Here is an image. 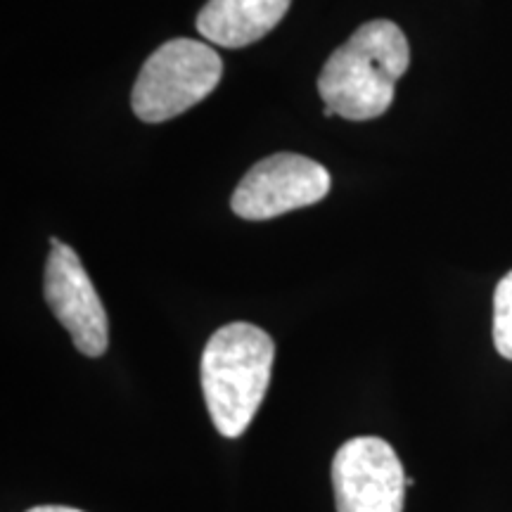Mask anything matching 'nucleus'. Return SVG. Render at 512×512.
<instances>
[{"instance_id":"obj_1","label":"nucleus","mask_w":512,"mask_h":512,"mask_svg":"<svg viewBox=\"0 0 512 512\" xmlns=\"http://www.w3.org/2000/svg\"><path fill=\"white\" fill-rule=\"evenodd\" d=\"M411 67V48L399 24L373 19L356 29L344 46L328 57L318 76L325 117L351 121L382 117L394 102V86Z\"/></svg>"},{"instance_id":"obj_2","label":"nucleus","mask_w":512,"mask_h":512,"mask_svg":"<svg viewBox=\"0 0 512 512\" xmlns=\"http://www.w3.org/2000/svg\"><path fill=\"white\" fill-rule=\"evenodd\" d=\"M275 342L252 323H228L209 337L202 354V392L209 418L226 439L252 425L271 384Z\"/></svg>"},{"instance_id":"obj_3","label":"nucleus","mask_w":512,"mask_h":512,"mask_svg":"<svg viewBox=\"0 0 512 512\" xmlns=\"http://www.w3.org/2000/svg\"><path fill=\"white\" fill-rule=\"evenodd\" d=\"M223 62L207 43L174 38L147 57L131 93L140 121L162 124L188 112L219 86Z\"/></svg>"},{"instance_id":"obj_4","label":"nucleus","mask_w":512,"mask_h":512,"mask_svg":"<svg viewBox=\"0 0 512 512\" xmlns=\"http://www.w3.org/2000/svg\"><path fill=\"white\" fill-rule=\"evenodd\" d=\"M330 185L332 178L323 164L304 155L278 152L247 171L233 192L230 207L245 221H268L320 202Z\"/></svg>"},{"instance_id":"obj_5","label":"nucleus","mask_w":512,"mask_h":512,"mask_svg":"<svg viewBox=\"0 0 512 512\" xmlns=\"http://www.w3.org/2000/svg\"><path fill=\"white\" fill-rule=\"evenodd\" d=\"M406 472L380 437H356L339 446L332 460L337 512H403Z\"/></svg>"},{"instance_id":"obj_6","label":"nucleus","mask_w":512,"mask_h":512,"mask_svg":"<svg viewBox=\"0 0 512 512\" xmlns=\"http://www.w3.org/2000/svg\"><path fill=\"white\" fill-rule=\"evenodd\" d=\"M50 254L46 261L43 294L50 311L62 328L72 335L74 347L83 356L98 358L110 347L107 313L98 292L83 268L79 254L57 238H50Z\"/></svg>"},{"instance_id":"obj_7","label":"nucleus","mask_w":512,"mask_h":512,"mask_svg":"<svg viewBox=\"0 0 512 512\" xmlns=\"http://www.w3.org/2000/svg\"><path fill=\"white\" fill-rule=\"evenodd\" d=\"M292 0H209L197 15V31L221 48H245L273 31Z\"/></svg>"},{"instance_id":"obj_8","label":"nucleus","mask_w":512,"mask_h":512,"mask_svg":"<svg viewBox=\"0 0 512 512\" xmlns=\"http://www.w3.org/2000/svg\"><path fill=\"white\" fill-rule=\"evenodd\" d=\"M494 344L498 354L512 361V271L503 275L494 294Z\"/></svg>"},{"instance_id":"obj_9","label":"nucleus","mask_w":512,"mask_h":512,"mask_svg":"<svg viewBox=\"0 0 512 512\" xmlns=\"http://www.w3.org/2000/svg\"><path fill=\"white\" fill-rule=\"evenodd\" d=\"M27 512H83V510L67 508V505H38V508H31Z\"/></svg>"}]
</instances>
